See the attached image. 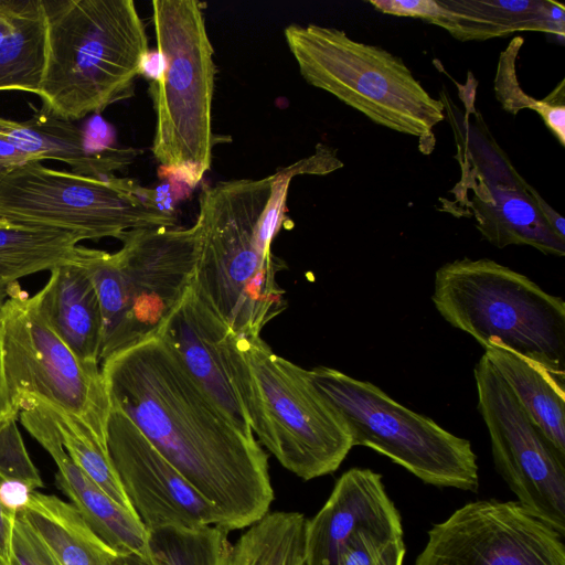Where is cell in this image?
<instances>
[{
	"instance_id": "44dd1931",
	"label": "cell",
	"mask_w": 565,
	"mask_h": 565,
	"mask_svg": "<svg viewBox=\"0 0 565 565\" xmlns=\"http://www.w3.org/2000/svg\"><path fill=\"white\" fill-rule=\"evenodd\" d=\"M45 318L71 350L84 362L99 364L103 319L95 287L81 264L50 271L36 292Z\"/></svg>"
},
{
	"instance_id": "4316f807",
	"label": "cell",
	"mask_w": 565,
	"mask_h": 565,
	"mask_svg": "<svg viewBox=\"0 0 565 565\" xmlns=\"http://www.w3.org/2000/svg\"><path fill=\"white\" fill-rule=\"evenodd\" d=\"M38 401L53 422L61 443L74 463L113 500L135 513L110 461L107 447L94 431L75 415L42 399Z\"/></svg>"
},
{
	"instance_id": "d6a6232c",
	"label": "cell",
	"mask_w": 565,
	"mask_h": 565,
	"mask_svg": "<svg viewBox=\"0 0 565 565\" xmlns=\"http://www.w3.org/2000/svg\"><path fill=\"white\" fill-rule=\"evenodd\" d=\"M565 81L543 99H537L535 111L542 117L545 126L554 135L561 146H565Z\"/></svg>"
},
{
	"instance_id": "d590c367",
	"label": "cell",
	"mask_w": 565,
	"mask_h": 565,
	"mask_svg": "<svg viewBox=\"0 0 565 565\" xmlns=\"http://www.w3.org/2000/svg\"><path fill=\"white\" fill-rule=\"evenodd\" d=\"M19 415L10 399V393L3 364L2 333L0 322V425L11 416Z\"/></svg>"
},
{
	"instance_id": "ab89813d",
	"label": "cell",
	"mask_w": 565,
	"mask_h": 565,
	"mask_svg": "<svg viewBox=\"0 0 565 565\" xmlns=\"http://www.w3.org/2000/svg\"><path fill=\"white\" fill-rule=\"evenodd\" d=\"M0 565H10V564L0 556Z\"/></svg>"
},
{
	"instance_id": "e575fe53",
	"label": "cell",
	"mask_w": 565,
	"mask_h": 565,
	"mask_svg": "<svg viewBox=\"0 0 565 565\" xmlns=\"http://www.w3.org/2000/svg\"><path fill=\"white\" fill-rule=\"evenodd\" d=\"M41 162L38 157L29 154L17 146H14L9 139L0 135V167L12 169L21 167L30 162Z\"/></svg>"
},
{
	"instance_id": "52a82bcc",
	"label": "cell",
	"mask_w": 565,
	"mask_h": 565,
	"mask_svg": "<svg viewBox=\"0 0 565 565\" xmlns=\"http://www.w3.org/2000/svg\"><path fill=\"white\" fill-rule=\"evenodd\" d=\"M151 20L161 71L150 82L156 113L151 150L170 172L196 185L210 170L215 137L212 100L216 67L203 4L196 0H153Z\"/></svg>"
},
{
	"instance_id": "9a60e30c",
	"label": "cell",
	"mask_w": 565,
	"mask_h": 565,
	"mask_svg": "<svg viewBox=\"0 0 565 565\" xmlns=\"http://www.w3.org/2000/svg\"><path fill=\"white\" fill-rule=\"evenodd\" d=\"M14 405L22 426L55 461L57 488L87 525L118 555L135 554L150 561L148 531L138 516L113 500L74 463L38 398L21 396Z\"/></svg>"
},
{
	"instance_id": "7c38bea8",
	"label": "cell",
	"mask_w": 565,
	"mask_h": 565,
	"mask_svg": "<svg viewBox=\"0 0 565 565\" xmlns=\"http://www.w3.org/2000/svg\"><path fill=\"white\" fill-rule=\"evenodd\" d=\"M473 376L495 470L524 511L565 537V456L532 422L484 354Z\"/></svg>"
},
{
	"instance_id": "30bf717a",
	"label": "cell",
	"mask_w": 565,
	"mask_h": 565,
	"mask_svg": "<svg viewBox=\"0 0 565 565\" xmlns=\"http://www.w3.org/2000/svg\"><path fill=\"white\" fill-rule=\"evenodd\" d=\"M0 217L77 233L83 239L119 238L140 227H174L175 211L129 178L90 177L41 162L10 169L0 181Z\"/></svg>"
},
{
	"instance_id": "7402d4cb",
	"label": "cell",
	"mask_w": 565,
	"mask_h": 565,
	"mask_svg": "<svg viewBox=\"0 0 565 565\" xmlns=\"http://www.w3.org/2000/svg\"><path fill=\"white\" fill-rule=\"evenodd\" d=\"M46 62L42 0H0V92L39 94Z\"/></svg>"
},
{
	"instance_id": "74e56055",
	"label": "cell",
	"mask_w": 565,
	"mask_h": 565,
	"mask_svg": "<svg viewBox=\"0 0 565 565\" xmlns=\"http://www.w3.org/2000/svg\"><path fill=\"white\" fill-rule=\"evenodd\" d=\"M110 565H151L150 561L135 554L117 555Z\"/></svg>"
},
{
	"instance_id": "d4e9b609",
	"label": "cell",
	"mask_w": 565,
	"mask_h": 565,
	"mask_svg": "<svg viewBox=\"0 0 565 565\" xmlns=\"http://www.w3.org/2000/svg\"><path fill=\"white\" fill-rule=\"evenodd\" d=\"M21 515L44 540L62 565H110L118 555L58 497L33 492Z\"/></svg>"
},
{
	"instance_id": "83f0119b",
	"label": "cell",
	"mask_w": 565,
	"mask_h": 565,
	"mask_svg": "<svg viewBox=\"0 0 565 565\" xmlns=\"http://www.w3.org/2000/svg\"><path fill=\"white\" fill-rule=\"evenodd\" d=\"M151 565H228L233 544L217 525L148 532Z\"/></svg>"
},
{
	"instance_id": "4fadbf2b",
	"label": "cell",
	"mask_w": 565,
	"mask_h": 565,
	"mask_svg": "<svg viewBox=\"0 0 565 565\" xmlns=\"http://www.w3.org/2000/svg\"><path fill=\"white\" fill-rule=\"evenodd\" d=\"M563 536L516 501H471L436 523L414 565H565Z\"/></svg>"
},
{
	"instance_id": "cb8c5ba5",
	"label": "cell",
	"mask_w": 565,
	"mask_h": 565,
	"mask_svg": "<svg viewBox=\"0 0 565 565\" xmlns=\"http://www.w3.org/2000/svg\"><path fill=\"white\" fill-rule=\"evenodd\" d=\"M81 235L0 217V306L8 288L22 277L68 264H82Z\"/></svg>"
},
{
	"instance_id": "5b68a950",
	"label": "cell",
	"mask_w": 565,
	"mask_h": 565,
	"mask_svg": "<svg viewBox=\"0 0 565 565\" xmlns=\"http://www.w3.org/2000/svg\"><path fill=\"white\" fill-rule=\"evenodd\" d=\"M431 300L484 350L501 348L565 376V302L525 275L489 258L456 259L437 269Z\"/></svg>"
},
{
	"instance_id": "f1b7e54d",
	"label": "cell",
	"mask_w": 565,
	"mask_h": 565,
	"mask_svg": "<svg viewBox=\"0 0 565 565\" xmlns=\"http://www.w3.org/2000/svg\"><path fill=\"white\" fill-rule=\"evenodd\" d=\"M403 527L361 529L343 544L339 565H403Z\"/></svg>"
},
{
	"instance_id": "2e32d148",
	"label": "cell",
	"mask_w": 565,
	"mask_h": 565,
	"mask_svg": "<svg viewBox=\"0 0 565 565\" xmlns=\"http://www.w3.org/2000/svg\"><path fill=\"white\" fill-rule=\"evenodd\" d=\"M231 330L192 282L157 334L170 345L190 375L234 424L244 433L254 435L231 379L227 358Z\"/></svg>"
},
{
	"instance_id": "8fae6325",
	"label": "cell",
	"mask_w": 565,
	"mask_h": 565,
	"mask_svg": "<svg viewBox=\"0 0 565 565\" xmlns=\"http://www.w3.org/2000/svg\"><path fill=\"white\" fill-rule=\"evenodd\" d=\"M0 322L13 407L19 397L34 396L78 417L107 447L111 405L99 364L71 350L45 318L36 294L30 296L19 282L7 290Z\"/></svg>"
},
{
	"instance_id": "f35d334b",
	"label": "cell",
	"mask_w": 565,
	"mask_h": 565,
	"mask_svg": "<svg viewBox=\"0 0 565 565\" xmlns=\"http://www.w3.org/2000/svg\"><path fill=\"white\" fill-rule=\"evenodd\" d=\"M13 169V168H12ZM10 169L0 167V181Z\"/></svg>"
},
{
	"instance_id": "5bb4252c",
	"label": "cell",
	"mask_w": 565,
	"mask_h": 565,
	"mask_svg": "<svg viewBox=\"0 0 565 565\" xmlns=\"http://www.w3.org/2000/svg\"><path fill=\"white\" fill-rule=\"evenodd\" d=\"M107 451L127 498L148 532L217 525L214 505L154 448L120 409L110 407Z\"/></svg>"
},
{
	"instance_id": "8992f818",
	"label": "cell",
	"mask_w": 565,
	"mask_h": 565,
	"mask_svg": "<svg viewBox=\"0 0 565 565\" xmlns=\"http://www.w3.org/2000/svg\"><path fill=\"white\" fill-rule=\"evenodd\" d=\"M202 227H140L115 253L88 248L82 266L98 297L100 362L152 337L194 280Z\"/></svg>"
},
{
	"instance_id": "9c48e42d",
	"label": "cell",
	"mask_w": 565,
	"mask_h": 565,
	"mask_svg": "<svg viewBox=\"0 0 565 565\" xmlns=\"http://www.w3.org/2000/svg\"><path fill=\"white\" fill-rule=\"evenodd\" d=\"M309 377L347 423L353 447L371 448L424 483L478 490L479 467L468 439L403 406L371 382L329 366L309 370Z\"/></svg>"
},
{
	"instance_id": "ac0fdd59",
	"label": "cell",
	"mask_w": 565,
	"mask_h": 565,
	"mask_svg": "<svg viewBox=\"0 0 565 565\" xmlns=\"http://www.w3.org/2000/svg\"><path fill=\"white\" fill-rule=\"evenodd\" d=\"M403 527L382 476L351 468L335 481L323 507L307 520L305 565H339L349 537L361 529Z\"/></svg>"
},
{
	"instance_id": "277c9868",
	"label": "cell",
	"mask_w": 565,
	"mask_h": 565,
	"mask_svg": "<svg viewBox=\"0 0 565 565\" xmlns=\"http://www.w3.org/2000/svg\"><path fill=\"white\" fill-rule=\"evenodd\" d=\"M231 379L249 427L279 463L312 480L338 470L353 448L350 429L309 377L260 335H227Z\"/></svg>"
},
{
	"instance_id": "4dcf8cb0",
	"label": "cell",
	"mask_w": 565,
	"mask_h": 565,
	"mask_svg": "<svg viewBox=\"0 0 565 565\" xmlns=\"http://www.w3.org/2000/svg\"><path fill=\"white\" fill-rule=\"evenodd\" d=\"M523 42V38L515 36L501 52L494 79L495 97L502 108L512 115L524 108L535 111L537 105V99L525 94L520 87L515 74V60Z\"/></svg>"
},
{
	"instance_id": "8d00e7d4",
	"label": "cell",
	"mask_w": 565,
	"mask_h": 565,
	"mask_svg": "<svg viewBox=\"0 0 565 565\" xmlns=\"http://www.w3.org/2000/svg\"><path fill=\"white\" fill-rule=\"evenodd\" d=\"M17 518L8 514L0 504V556L9 564L11 559L13 527Z\"/></svg>"
},
{
	"instance_id": "ffe728a7",
	"label": "cell",
	"mask_w": 565,
	"mask_h": 565,
	"mask_svg": "<svg viewBox=\"0 0 565 565\" xmlns=\"http://www.w3.org/2000/svg\"><path fill=\"white\" fill-rule=\"evenodd\" d=\"M0 135L41 161H62L72 168V172L83 175H113L128 167L137 156L132 148L96 147L72 121L41 111L25 121L0 117Z\"/></svg>"
},
{
	"instance_id": "ba28073f",
	"label": "cell",
	"mask_w": 565,
	"mask_h": 565,
	"mask_svg": "<svg viewBox=\"0 0 565 565\" xmlns=\"http://www.w3.org/2000/svg\"><path fill=\"white\" fill-rule=\"evenodd\" d=\"M284 35L302 78L387 129L434 139L445 105L415 78L404 61L343 30L290 24Z\"/></svg>"
},
{
	"instance_id": "d6986e66",
	"label": "cell",
	"mask_w": 565,
	"mask_h": 565,
	"mask_svg": "<svg viewBox=\"0 0 565 565\" xmlns=\"http://www.w3.org/2000/svg\"><path fill=\"white\" fill-rule=\"evenodd\" d=\"M423 21L455 39L483 41L518 31L565 35V7L552 0H427Z\"/></svg>"
},
{
	"instance_id": "484cf974",
	"label": "cell",
	"mask_w": 565,
	"mask_h": 565,
	"mask_svg": "<svg viewBox=\"0 0 565 565\" xmlns=\"http://www.w3.org/2000/svg\"><path fill=\"white\" fill-rule=\"evenodd\" d=\"M307 520L300 512L267 513L233 544L228 565H301Z\"/></svg>"
},
{
	"instance_id": "6da1fadb",
	"label": "cell",
	"mask_w": 565,
	"mask_h": 565,
	"mask_svg": "<svg viewBox=\"0 0 565 565\" xmlns=\"http://www.w3.org/2000/svg\"><path fill=\"white\" fill-rule=\"evenodd\" d=\"M110 405L210 501L230 531L269 513L268 456L205 393L159 335L102 363Z\"/></svg>"
},
{
	"instance_id": "1f68e13d",
	"label": "cell",
	"mask_w": 565,
	"mask_h": 565,
	"mask_svg": "<svg viewBox=\"0 0 565 565\" xmlns=\"http://www.w3.org/2000/svg\"><path fill=\"white\" fill-rule=\"evenodd\" d=\"M10 565H62L21 514L18 515L13 527Z\"/></svg>"
},
{
	"instance_id": "603a6c76",
	"label": "cell",
	"mask_w": 565,
	"mask_h": 565,
	"mask_svg": "<svg viewBox=\"0 0 565 565\" xmlns=\"http://www.w3.org/2000/svg\"><path fill=\"white\" fill-rule=\"evenodd\" d=\"M484 355L532 422L565 456V376L501 348H488Z\"/></svg>"
},
{
	"instance_id": "836d02e7",
	"label": "cell",
	"mask_w": 565,
	"mask_h": 565,
	"mask_svg": "<svg viewBox=\"0 0 565 565\" xmlns=\"http://www.w3.org/2000/svg\"><path fill=\"white\" fill-rule=\"evenodd\" d=\"M34 491L25 482L0 477V504L13 518L25 510Z\"/></svg>"
},
{
	"instance_id": "e0dca14e",
	"label": "cell",
	"mask_w": 565,
	"mask_h": 565,
	"mask_svg": "<svg viewBox=\"0 0 565 565\" xmlns=\"http://www.w3.org/2000/svg\"><path fill=\"white\" fill-rule=\"evenodd\" d=\"M472 190L487 192L470 204L477 228L492 245H529L543 254L565 255V222L513 169L501 183L478 170Z\"/></svg>"
},
{
	"instance_id": "3957f363",
	"label": "cell",
	"mask_w": 565,
	"mask_h": 565,
	"mask_svg": "<svg viewBox=\"0 0 565 565\" xmlns=\"http://www.w3.org/2000/svg\"><path fill=\"white\" fill-rule=\"evenodd\" d=\"M46 62L41 113L73 121L134 93L149 52L132 0H42Z\"/></svg>"
},
{
	"instance_id": "7a4b0ae2",
	"label": "cell",
	"mask_w": 565,
	"mask_h": 565,
	"mask_svg": "<svg viewBox=\"0 0 565 565\" xmlns=\"http://www.w3.org/2000/svg\"><path fill=\"white\" fill-rule=\"evenodd\" d=\"M299 174L297 161L262 179L204 185L200 193L193 285L237 334L260 335L287 307L271 243L287 220L289 185Z\"/></svg>"
},
{
	"instance_id": "f546056e",
	"label": "cell",
	"mask_w": 565,
	"mask_h": 565,
	"mask_svg": "<svg viewBox=\"0 0 565 565\" xmlns=\"http://www.w3.org/2000/svg\"><path fill=\"white\" fill-rule=\"evenodd\" d=\"M0 477L25 482L34 490L43 487L18 428V415L0 425Z\"/></svg>"
}]
</instances>
